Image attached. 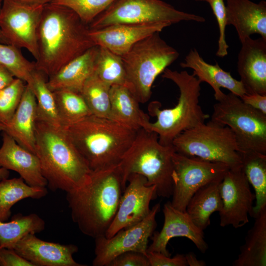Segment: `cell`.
Instances as JSON below:
<instances>
[{"instance_id": "obj_44", "label": "cell", "mask_w": 266, "mask_h": 266, "mask_svg": "<svg viewBox=\"0 0 266 266\" xmlns=\"http://www.w3.org/2000/svg\"><path fill=\"white\" fill-rule=\"evenodd\" d=\"M188 266H205V262L203 260H198L193 252H189L185 255Z\"/></svg>"}, {"instance_id": "obj_32", "label": "cell", "mask_w": 266, "mask_h": 266, "mask_svg": "<svg viewBox=\"0 0 266 266\" xmlns=\"http://www.w3.org/2000/svg\"><path fill=\"white\" fill-rule=\"evenodd\" d=\"M53 93L62 128L92 114L81 93L66 89Z\"/></svg>"}, {"instance_id": "obj_20", "label": "cell", "mask_w": 266, "mask_h": 266, "mask_svg": "<svg viewBox=\"0 0 266 266\" xmlns=\"http://www.w3.org/2000/svg\"><path fill=\"white\" fill-rule=\"evenodd\" d=\"M0 166L17 172L29 185L47 186L37 155L19 145L5 133H2V143L0 148Z\"/></svg>"}, {"instance_id": "obj_14", "label": "cell", "mask_w": 266, "mask_h": 266, "mask_svg": "<svg viewBox=\"0 0 266 266\" xmlns=\"http://www.w3.org/2000/svg\"><path fill=\"white\" fill-rule=\"evenodd\" d=\"M219 189L222 200L219 212L220 226L237 229L249 223L255 198L242 166L229 169L220 183Z\"/></svg>"}, {"instance_id": "obj_31", "label": "cell", "mask_w": 266, "mask_h": 266, "mask_svg": "<svg viewBox=\"0 0 266 266\" xmlns=\"http://www.w3.org/2000/svg\"><path fill=\"white\" fill-rule=\"evenodd\" d=\"M45 227L44 221L38 215L32 213L14 215L10 221H0V249H13L16 243L29 233H39Z\"/></svg>"}, {"instance_id": "obj_29", "label": "cell", "mask_w": 266, "mask_h": 266, "mask_svg": "<svg viewBox=\"0 0 266 266\" xmlns=\"http://www.w3.org/2000/svg\"><path fill=\"white\" fill-rule=\"evenodd\" d=\"M48 193L45 187L27 184L21 177L5 178L0 181V221L5 222L11 215V207L26 198L39 199Z\"/></svg>"}, {"instance_id": "obj_13", "label": "cell", "mask_w": 266, "mask_h": 266, "mask_svg": "<svg viewBox=\"0 0 266 266\" xmlns=\"http://www.w3.org/2000/svg\"><path fill=\"white\" fill-rule=\"evenodd\" d=\"M44 5L2 0L0 12V29L9 44L26 48L35 60L36 32Z\"/></svg>"}, {"instance_id": "obj_17", "label": "cell", "mask_w": 266, "mask_h": 266, "mask_svg": "<svg viewBox=\"0 0 266 266\" xmlns=\"http://www.w3.org/2000/svg\"><path fill=\"white\" fill-rule=\"evenodd\" d=\"M171 25L168 23L119 24L90 30L89 35L96 45L103 47L122 56L137 42Z\"/></svg>"}, {"instance_id": "obj_45", "label": "cell", "mask_w": 266, "mask_h": 266, "mask_svg": "<svg viewBox=\"0 0 266 266\" xmlns=\"http://www.w3.org/2000/svg\"><path fill=\"white\" fill-rule=\"evenodd\" d=\"M14 1L30 5L45 4L51 2L53 0H11Z\"/></svg>"}, {"instance_id": "obj_7", "label": "cell", "mask_w": 266, "mask_h": 266, "mask_svg": "<svg viewBox=\"0 0 266 266\" xmlns=\"http://www.w3.org/2000/svg\"><path fill=\"white\" fill-rule=\"evenodd\" d=\"M179 54L155 33L135 44L121 56L125 67L127 87L139 102L145 103L157 76L178 59Z\"/></svg>"}, {"instance_id": "obj_18", "label": "cell", "mask_w": 266, "mask_h": 266, "mask_svg": "<svg viewBox=\"0 0 266 266\" xmlns=\"http://www.w3.org/2000/svg\"><path fill=\"white\" fill-rule=\"evenodd\" d=\"M13 249L33 266H86L76 262L73 258L78 251L76 245L44 241L34 233L24 236Z\"/></svg>"}, {"instance_id": "obj_9", "label": "cell", "mask_w": 266, "mask_h": 266, "mask_svg": "<svg viewBox=\"0 0 266 266\" xmlns=\"http://www.w3.org/2000/svg\"><path fill=\"white\" fill-rule=\"evenodd\" d=\"M211 120L233 132L239 152L266 155V114L230 92L213 105Z\"/></svg>"}, {"instance_id": "obj_19", "label": "cell", "mask_w": 266, "mask_h": 266, "mask_svg": "<svg viewBox=\"0 0 266 266\" xmlns=\"http://www.w3.org/2000/svg\"><path fill=\"white\" fill-rule=\"evenodd\" d=\"M241 43L237 68L246 94L266 95V39L249 37Z\"/></svg>"}, {"instance_id": "obj_28", "label": "cell", "mask_w": 266, "mask_h": 266, "mask_svg": "<svg viewBox=\"0 0 266 266\" xmlns=\"http://www.w3.org/2000/svg\"><path fill=\"white\" fill-rule=\"evenodd\" d=\"M241 155L242 169L255 191V204L252 215L255 218L266 208V155L256 152Z\"/></svg>"}, {"instance_id": "obj_12", "label": "cell", "mask_w": 266, "mask_h": 266, "mask_svg": "<svg viewBox=\"0 0 266 266\" xmlns=\"http://www.w3.org/2000/svg\"><path fill=\"white\" fill-rule=\"evenodd\" d=\"M160 208L159 203L156 204L142 221L121 230L111 237L102 235L95 238L93 266H109L116 257L128 252H139L146 256L149 239L157 227L156 216Z\"/></svg>"}, {"instance_id": "obj_24", "label": "cell", "mask_w": 266, "mask_h": 266, "mask_svg": "<svg viewBox=\"0 0 266 266\" xmlns=\"http://www.w3.org/2000/svg\"><path fill=\"white\" fill-rule=\"evenodd\" d=\"M98 48L95 45L89 48L49 77V88L52 92L66 89L81 93L84 84L94 72Z\"/></svg>"}, {"instance_id": "obj_40", "label": "cell", "mask_w": 266, "mask_h": 266, "mask_svg": "<svg viewBox=\"0 0 266 266\" xmlns=\"http://www.w3.org/2000/svg\"><path fill=\"white\" fill-rule=\"evenodd\" d=\"M109 266H150L147 256L136 252L124 253L116 257Z\"/></svg>"}, {"instance_id": "obj_22", "label": "cell", "mask_w": 266, "mask_h": 266, "mask_svg": "<svg viewBox=\"0 0 266 266\" xmlns=\"http://www.w3.org/2000/svg\"><path fill=\"white\" fill-rule=\"evenodd\" d=\"M36 122V99L26 84L13 116L7 123L0 124V132L7 133L19 145L35 154Z\"/></svg>"}, {"instance_id": "obj_46", "label": "cell", "mask_w": 266, "mask_h": 266, "mask_svg": "<svg viewBox=\"0 0 266 266\" xmlns=\"http://www.w3.org/2000/svg\"><path fill=\"white\" fill-rule=\"evenodd\" d=\"M2 0H0V12L1 8L2 6ZM0 43H3V44H9L7 41L6 40V39L4 38V36L3 35L1 30L0 29Z\"/></svg>"}, {"instance_id": "obj_30", "label": "cell", "mask_w": 266, "mask_h": 266, "mask_svg": "<svg viewBox=\"0 0 266 266\" xmlns=\"http://www.w3.org/2000/svg\"><path fill=\"white\" fill-rule=\"evenodd\" d=\"M45 76L35 68L32 74L31 83L28 85L36 99V121L62 128L54 94L47 85Z\"/></svg>"}, {"instance_id": "obj_33", "label": "cell", "mask_w": 266, "mask_h": 266, "mask_svg": "<svg viewBox=\"0 0 266 266\" xmlns=\"http://www.w3.org/2000/svg\"><path fill=\"white\" fill-rule=\"evenodd\" d=\"M111 86L102 81L94 72L86 81L81 94L92 114L109 118L110 112Z\"/></svg>"}, {"instance_id": "obj_36", "label": "cell", "mask_w": 266, "mask_h": 266, "mask_svg": "<svg viewBox=\"0 0 266 266\" xmlns=\"http://www.w3.org/2000/svg\"><path fill=\"white\" fill-rule=\"evenodd\" d=\"M26 84L15 78L8 86L0 90V124L9 122L13 116L22 99Z\"/></svg>"}, {"instance_id": "obj_47", "label": "cell", "mask_w": 266, "mask_h": 266, "mask_svg": "<svg viewBox=\"0 0 266 266\" xmlns=\"http://www.w3.org/2000/svg\"><path fill=\"white\" fill-rule=\"evenodd\" d=\"M196 1H206V2H207V1L208 0H195Z\"/></svg>"}, {"instance_id": "obj_39", "label": "cell", "mask_w": 266, "mask_h": 266, "mask_svg": "<svg viewBox=\"0 0 266 266\" xmlns=\"http://www.w3.org/2000/svg\"><path fill=\"white\" fill-rule=\"evenodd\" d=\"M150 266H187L185 255L177 254L173 258L156 252L147 251Z\"/></svg>"}, {"instance_id": "obj_27", "label": "cell", "mask_w": 266, "mask_h": 266, "mask_svg": "<svg viewBox=\"0 0 266 266\" xmlns=\"http://www.w3.org/2000/svg\"><path fill=\"white\" fill-rule=\"evenodd\" d=\"M221 181L209 183L198 189L192 196L186 211L195 224L202 230L210 224V216L222 207L219 184Z\"/></svg>"}, {"instance_id": "obj_43", "label": "cell", "mask_w": 266, "mask_h": 266, "mask_svg": "<svg viewBox=\"0 0 266 266\" xmlns=\"http://www.w3.org/2000/svg\"><path fill=\"white\" fill-rule=\"evenodd\" d=\"M15 78L7 68L0 65V90L10 84Z\"/></svg>"}, {"instance_id": "obj_4", "label": "cell", "mask_w": 266, "mask_h": 266, "mask_svg": "<svg viewBox=\"0 0 266 266\" xmlns=\"http://www.w3.org/2000/svg\"><path fill=\"white\" fill-rule=\"evenodd\" d=\"M63 128L92 171L117 166L137 132L93 114Z\"/></svg>"}, {"instance_id": "obj_41", "label": "cell", "mask_w": 266, "mask_h": 266, "mask_svg": "<svg viewBox=\"0 0 266 266\" xmlns=\"http://www.w3.org/2000/svg\"><path fill=\"white\" fill-rule=\"evenodd\" d=\"M0 266H33L14 249H0Z\"/></svg>"}, {"instance_id": "obj_3", "label": "cell", "mask_w": 266, "mask_h": 266, "mask_svg": "<svg viewBox=\"0 0 266 266\" xmlns=\"http://www.w3.org/2000/svg\"><path fill=\"white\" fill-rule=\"evenodd\" d=\"M35 139V154L51 191L67 193L88 182L92 171L63 128L36 121Z\"/></svg>"}, {"instance_id": "obj_37", "label": "cell", "mask_w": 266, "mask_h": 266, "mask_svg": "<svg viewBox=\"0 0 266 266\" xmlns=\"http://www.w3.org/2000/svg\"><path fill=\"white\" fill-rule=\"evenodd\" d=\"M116 0H53L52 2L66 6L74 11L86 24L106 9Z\"/></svg>"}, {"instance_id": "obj_16", "label": "cell", "mask_w": 266, "mask_h": 266, "mask_svg": "<svg viewBox=\"0 0 266 266\" xmlns=\"http://www.w3.org/2000/svg\"><path fill=\"white\" fill-rule=\"evenodd\" d=\"M164 222L161 230L154 232L150 238L152 241L147 251L156 252L167 256L171 254L167 249L169 240L174 237H186L194 243L202 253L208 248L203 231L197 227L186 211L174 208L170 201L164 204L163 209Z\"/></svg>"}, {"instance_id": "obj_26", "label": "cell", "mask_w": 266, "mask_h": 266, "mask_svg": "<svg viewBox=\"0 0 266 266\" xmlns=\"http://www.w3.org/2000/svg\"><path fill=\"white\" fill-rule=\"evenodd\" d=\"M254 218L233 266H266V208Z\"/></svg>"}, {"instance_id": "obj_10", "label": "cell", "mask_w": 266, "mask_h": 266, "mask_svg": "<svg viewBox=\"0 0 266 266\" xmlns=\"http://www.w3.org/2000/svg\"><path fill=\"white\" fill-rule=\"evenodd\" d=\"M204 17L179 10L162 0H116L89 25L90 30L119 24L204 22Z\"/></svg>"}, {"instance_id": "obj_38", "label": "cell", "mask_w": 266, "mask_h": 266, "mask_svg": "<svg viewBox=\"0 0 266 266\" xmlns=\"http://www.w3.org/2000/svg\"><path fill=\"white\" fill-rule=\"evenodd\" d=\"M212 10L218 25L219 37L216 55L223 58L228 54L229 45L226 40V10L224 0H208L207 2Z\"/></svg>"}, {"instance_id": "obj_5", "label": "cell", "mask_w": 266, "mask_h": 266, "mask_svg": "<svg viewBox=\"0 0 266 266\" xmlns=\"http://www.w3.org/2000/svg\"><path fill=\"white\" fill-rule=\"evenodd\" d=\"M170 80L178 87L179 97L173 108L161 109L157 101L149 104L148 111L156 116L154 122H150L145 129L156 133L163 145L172 144V140L184 131L204 123L209 115L204 113L199 104L201 83L193 74L187 71H177L166 68L162 75Z\"/></svg>"}, {"instance_id": "obj_6", "label": "cell", "mask_w": 266, "mask_h": 266, "mask_svg": "<svg viewBox=\"0 0 266 266\" xmlns=\"http://www.w3.org/2000/svg\"><path fill=\"white\" fill-rule=\"evenodd\" d=\"M175 152L171 145L159 141L155 132L140 128L118 164L125 189L129 176L138 174L145 177L148 185L156 187L157 196L169 198L173 192V165Z\"/></svg>"}, {"instance_id": "obj_8", "label": "cell", "mask_w": 266, "mask_h": 266, "mask_svg": "<svg viewBox=\"0 0 266 266\" xmlns=\"http://www.w3.org/2000/svg\"><path fill=\"white\" fill-rule=\"evenodd\" d=\"M176 152L224 164L230 168L242 166V157L229 127L210 120L183 132L172 140Z\"/></svg>"}, {"instance_id": "obj_15", "label": "cell", "mask_w": 266, "mask_h": 266, "mask_svg": "<svg viewBox=\"0 0 266 266\" xmlns=\"http://www.w3.org/2000/svg\"><path fill=\"white\" fill-rule=\"evenodd\" d=\"M128 181L129 183L123 192L115 216L105 233L106 238L144 219L151 211V201L158 197L156 186L148 185L143 176L131 174Z\"/></svg>"}, {"instance_id": "obj_23", "label": "cell", "mask_w": 266, "mask_h": 266, "mask_svg": "<svg viewBox=\"0 0 266 266\" xmlns=\"http://www.w3.org/2000/svg\"><path fill=\"white\" fill-rule=\"evenodd\" d=\"M182 68L193 70V74L201 82L208 83L214 91V97L217 101L224 95L221 88H224L230 92L241 98L246 94L240 81L236 80L230 73L223 70L217 63L211 65L206 63L196 49H191L180 63Z\"/></svg>"}, {"instance_id": "obj_11", "label": "cell", "mask_w": 266, "mask_h": 266, "mask_svg": "<svg viewBox=\"0 0 266 266\" xmlns=\"http://www.w3.org/2000/svg\"><path fill=\"white\" fill-rule=\"evenodd\" d=\"M172 161L173 188L170 202L174 208L182 211H186L188 202L198 189L209 183L221 181L230 169L222 163L176 152Z\"/></svg>"}, {"instance_id": "obj_2", "label": "cell", "mask_w": 266, "mask_h": 266, "mask_svg": "<svg viewBox=\"0 0 266 266\" xmlns=\"http://www.w3.org/2000/svg\"><path fill=\"white\" fill-rule=\"evenodd\" d=\"M124 190L119 165L92 171L88 182L66 193L71 218L84 234L104 235L116 213Z\"/></svg>"}, {"instance_id": "obj_35", "label": "cell", "mask_w": 266, "mask_h": 266, "mask_svg": "<svg viewBox=\"0 0 266 266\" xmlns=\"http://www.w3.org/2000/svg\"><path fill=\"white\" fill-rule=\"evenodd\" d=\"M0 65L7 68L15 78L30 85L32 74L35 69L34 62H31L22 54L20 48L11 44L0 43Z\"/></svg>"}, {"instance_id": "obj_34", "label": "cell", "mask_w": 266, "mask_h": 266, "mask_svg": "<svg viewBox=\"0 0 266 266\" xmlns=\"http://www.w3.org/2000/svg\"><path fill=\"white\" fill-rule=\"evenodd\" d=\"M98 46L95 73L110 86H127L126 71L121 57L103 47Z\"/></svg>"}, {"instance_id": "obj_42", "label": "cell", "mask_w": 266, "mask_h": 266, "mask_svg": "<svg viewBox=\"0 0 266 266\" xmlns=\"http://www.w3.org/2000/svg\"><path fill=\"white\" fill-rule=\"evenodd\" d=\"M240 99L245 103L266 114V95L245 94Z\"/></svg>"}, {"instance_id": "obj_21", "label": "cell", "mask_w": 266, "mask_h": 266, "mask_svg": "<svg viewBox=\"0 0 266 266\" xmlns=\"http://www.w3.org/2000/svg\"><path fill=\"white\" fill-rule=\"evenodd\" d=\"M227 25L235 28L240 42L253 34L266 39V1L226 0Z\"/></svg>"}, {"instance_id": "obj_1", "label": "cell", "mask_w": 266, "mask_h": 266, "mask_svg": "<svg viewBox=\"0 0 266 266\" xmlns=\"http://www.w3.org/2000/svg\"><path fill=\"white\" fill-rule=\"evenodd\" d=\"M88 25L70 8L52 2L44 5L36 32L35 68L52 76L95 44Z\"/></svg>"}, {"instance_id": "obj_25", "label": "cell", "mask_w": 266, "mask_h": 266, "mask_svg": "<svg viewBox=\"0 0 266 266\" xmlns=\"http://www.w3.org/2000/svg\"><path fill=\"white\" fill-rule=\"evenodd\" d=\"M110 99L109 119L136 131L146 129L150 118L140 108L139 101L128 87L120 85L111 86Z\"/></svg>"}]
</instances>
